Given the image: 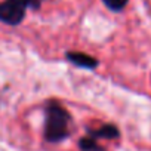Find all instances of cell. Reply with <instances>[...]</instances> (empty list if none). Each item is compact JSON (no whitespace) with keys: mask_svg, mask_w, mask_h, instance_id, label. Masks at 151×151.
I'll use <instances>...</instances> for the list:
<instances>
[{"mask_svg":"<svg viewBox=\"0 0 151 151\" xmlns=\"http://www.w3.org/2000/svg\"><path fill=\"white\" fill-rule=\"evenodd\" d=\"M67 58H68V61H71L74 65H77L80 68L93 70V68L98 67V59H95L93 56L83 53V52H68Z\"/></svg>","mask_w":151,"mask_h":151,"instance_id":"3957f363","label":"cell"},{"mask_svg":"<svg viewBox=\"0 0 151 151\" xmlns=\"http://www.w3.org/2000/svg\"><path fill=\"white\" fill-rule=\"evenodd\" d=\"M104 2V5L110 9V11H113V12H120V11H123L124 8H126V5H127V0H102Z\"/></svg>","mask_w":151,"mask_h":151,"instance_id":"8992f818","label":"cell"},{"mask_svg":"<svg viewBox=\"0 0 151 151\" xmlns=\"http://www.w3.org/2000/svg\"><path fill=\"white\" fill-rule=\"evenodd\" d=\"M42 0H5L0 2V22L8 25H19L27 9H39Z\"/></svg>","mask_w":151,"mask_h":151,"instance_id":"7a4b0ae2","label":"cell"},{"mask_svg":"<svg viewBox=\"0 0 151 151\" xmlns=\"http://www.w3.org/2000/svg\"><path fill=\"white\" fill-rule=\"evenodd\" d=\"M79 147L82 151H105L104 147H101L98 144V139L93 138V136H85V138H80L79 141Z\"/></svg>","mask_w":151,"mask_h":151,"instance_id":"5b68a950","label":"cell"},{"mask_svg":"<svg viewBox=\"0 0 151 151\" xmlns=\"http://www.w3.org/2000/svg\"><path fill=\"white\" fill-rule=\"evenodd\" d=\"M89 135L93 136V138H104V139H114V138H119L120 132L119 129L114 126V124H104L98 129H93V130H89Z\"/></svg>","mask_w":151,"mask_h":151,"instance_id":"277c9868","label":"cell"},{"mask_svg":"<svg viewBox=\"0 0 151 151\" xmlns=\"http://www.w3.org/2000/svg\"><path fill=\"white\" fill-rule=\"evenodd\" d=\"M71 116L59 102H49L46 108L45 139L47 142H59L70 135L68 124Z\"/></svg>","mask_w":151,"mask_h":151,"instance_id":"6da1fadb","label":"cell"}]
</instances>
